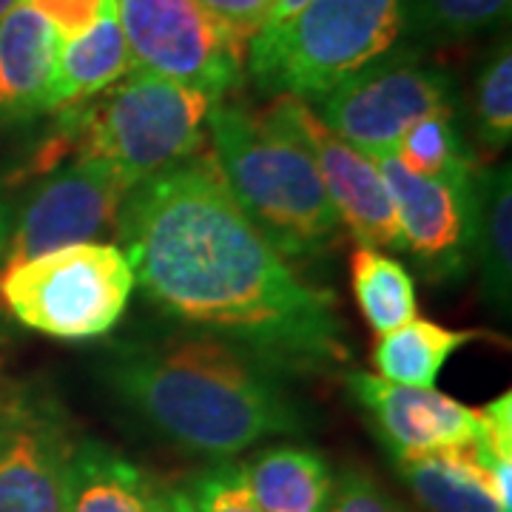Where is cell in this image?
I'll return each mask as SVG.
<instances>
[{"instance_id": "6da1fadb", "label": "cell", "mask_w": 512, "mask_h": 512, "mask_svg": "<svg viewBox=\"0 0 512 512\" xmlns=\"http://www.w3.org/2000/svg\"><path fill=\"white\" fill-rule=\"evenodd\" d=\"M114 231L134 282L183 325L234 342L279 373H328L348 362L330 291L276 254L231 197L211 151L134 185Z\"/></svg>"}, {"instance_id": "7a4b0ae2", "label": "cell", "mask_w": 512, "mask_h": 512, "mask_svg": "<svg viewBox=\"0 0 512 512\" xmlns=\"http://www.w3.org/2000/svg\"><path fill=\"white\" fill-rule=\"evenodd\" d=\"M106 379L140 419L194 456L225 461L302 427L279 370L211 333L126 345L106 362Z\"/></svg>"}, {"instance_id": "3957f363", "label": "cell", "mask_w": 512, "mask_h": 512, "mask_svg": "<svg viewBox=\"0 0 512 512\" xmlns=\"http://www.w3.org/2000/svg\"><path fill=\"white\" fill-rule=\"evenodd\" d=\"M208 137L231 197L285 262L316 256L336 239L339 217L311 151L274 103L265 111L214 103Z\"/></svg>"}, {"instance_id": "277c9868", "label": "cell", "mask_w": 512, "mask_h": 512, "mask_svg": "<svg viewBox=\"0 0 512 512\" xmlns=\"http://www.w3.org/2000/svg\"><path fill=\"white\" fill-rule=\"evenodd\" d=\"M214 103L208 94L134 66L106 92L57 111L55 131L35 154V171H52L66 157H89L111 165L134 188L202 151Z\"/></svg>"}, {"instance_id": "5b68a950", "label": "cell", "mask_w": 512, "mask_h": 512, "mask_svg": "<svg viewBox=\"0 0 512 512\" xmlns=\"http://www.w3.org/2000/svg\"><path fill=\"white\" fill-rule=\"evenodd\" d=\"M404 0H308L302 12L248 46L245 72L268 94L316 103L384 57L402 35Z\"/></svg>"}, {"instance_id": "8992f818", "label": "cell", "mask_w": 512, "mask_h": 512, "mask_svg": "<svg viewBox=\"0 0 512 512\" xmlns=\"http://www.w3.org/2000/svg\"><path fill=\"white\" fill-rule=\"evenodd\" d=\"M134 271L111 242H77L0 274V302L20 325L60 342H89L117 328Z\"/></svg>"}, {"instance_id": "52a82bcc", "label": "cell", "mask_w": 512, "mask_h": 512, "mask_svg": "<svg viewBox=\"0 0 512 512\" xmlns=\"http://www.w3.org/2000/svg\"><path fill=\"white\" fill-rule=\"evenodd\" d=\"M117 18L137 69L197 89L217 103L245 77L248 46L197 0H117Z\"/></svg>"}, {"instance_id": "ba28073f", "label": "cell", "mask_w": 512, "mask_h": 512, "mask_svg": "<svg viewBox=\"0 0 512 512\" xmlns=\"http://www.w3.org/2000/svg\"><path fill=\"white\" fill-rule=\"evenodd\" d=\"M319 120L367 157L393 151L421 117L453 109V80L410 57H379L319 100Z\"/></svg>"}, {"instance_id": "9c48e42d", "label": "cell", "mask_w": 512, "mask_h": 512, "mask_svg": "<svg viewBox=\"0 0 512 512\" xmlns=\"http://www.w3.org/2000/svg\"><path fill=\"white\" fill-rule=\"evenodd\" d=\"M77 441L46 387H0V512H66Z\"/></svg>"}, {"instance_id": "30bf717a", "label": "cell", "mask_w": 512, "mask_h": 512, "mask_svg": "<svg viewBox=\"0 0 512 512\" xmlns=\"http://www.w3.org/2000/svg\"><path fill=\"white\" fill-rule=\"evenodd\" d=\"M128 191L131 188L120 174L103 160L77 157L63 163L37 185L12 222L6 251L0 256V274L66 245L100 242L117 228Z\"/></svg>"}, {"instance_id": "8fae6325", "label": "cell", "mask_w": 512, "mask_h": 512, "mask_svg": "<svg viewBox=\"0 0 512 512\" xmlns=\"http://www.w3.org/2000/svg\"><path fill=\"white\" fill-rule=\"evenodd\" d=\"M276 111L291 131L308 146L328 200L359 248H399L404 251L399 220L390 188L382 180L373 157L336 137L313 109V103L291 94H276Z\"/></svg>"}, {"instance_id": "7c38bea8", "label": "cell", "mask_w": 512, "mask_h": 512, "mask_svg": "<svg viewBox=\"0 0 512 512\" xmlns=\"http://www.w3.org/2000/svg\"><path fill=\"white\" fill-rule=\"evenodd\" d=\"M345 384L396 461L484 441L481 410H470L436 387H404L362 370L348 373Z\"/></svg>"}, {"instance_id": "4fadbf2b", "label": "cell", "mask_w": 512, "mask_h": 512, "mask_svg": "<svg viewBox=\"0 0 512 512\" xmlns=\"http://www.w3.org/2000/svg\"><path fill=\"white\" fill-rule=\"evenodd\" d=\"M373 163L390 188L404 251L419 256L430 274H447L467 251V200L436 180L407 171L393 151L376 154Z\"/></svg>"}, {"instance_id": "5bb4252c", "label": "cell", "mask_w": 512, "mask_h": 512, "mask_svg": "<svg viewBox=\"0 0 512 512\" xmlns=\"http://www.w3.org/2000/svg\"><path fill=\"white\" fill-rule=\"evenodd\" d=\"M57 40L55 26L23 3L0 20V128L52 114Z\"/></svg>"}, {"instance_id": "9a60e30c", "label": "cell", "mask_w": 512, "mask_h": 512, "mask_svg": "<svg viewBox=\"0 0 512 512\" xmlns=\"http://www.w3.org/2000/svg\"><path fill=\"white\" fill-rule=\"evenodd\" d=\"M467 248L481 271V288L495 311L512 302V183L510 163L476 168L467 194Z\"/></svg>"}, {"instance_id": "2e32d148", "label": "cell", "mask_w": 512, "mask_h": 512, "mask_svg": "<svg viewBox=\"0 0 512 512\" xmlns=\"http://www.w3.org/2000/svg\"><path fill=\"white\" fill-rule=\"evenodd\" d=\"M134 69L126 35L117 18V0H109L103 15L80 35L57 40L55 80L49 109H74L114 86Z\"/></svg>"}, {"instance_id": "e0dca14e", "label": "cell", "mask_w": 512, "mask_h": 512, "mask_svg": "<svg viewBox=\"0 0 512 512\" xmlns=\"http://www.w3.org/2000/svg\"><path fill=\"white\" fill-rule=\"evenodd\" d=\"M160 484L103 441H77L69 458L66 512H157Z\"/></svg>"}, {"instance_id": "ac0fdd59", "label": "cell", "mask_w": 512, "mask_h": 512, "mask_svg": "<svg viewBox=\"0 0 512 512\" xmlns=\"http://www.w3.org/2000/svg\"><path fill=\"white\" fill-rule=\"evenodd\" d=\"M256 504L265 512H328L333 501L330 464L308 447H265L242 464Z\"/></svg>"}, {"instance_id": "d6986e66", "label": "cell", "mask_w": 512, "mask_h": 512, "mask_svg": "<svg viewBox=\"0 0 512 512\" xmlns=\"http://www.w3.org/2000/svg\"><path fill=\"white\" fill-rule=\"evenodd\" d=\"M399 476L430 512H507L495 498L493 481L481 467L476 447L441 450L396 461Z\"/></svg>"}, {"instance_id": "ffe728a7", "label": "cell", "mask_w": 512, "mask_h": 512, "mask_svg": "<svg viewBox=\"0 0 512 512\" xmlns=\"http://www.w3.org/2000/svg\"><path fill=\"white\" fill-rule=\"evenodd\" d=\"M481 339L478 330L441 328L427 319H410L402 328L382 333L373 345V367L384 382L404 387H436L441 367L464 345Z\"/></svg>"}, {"instance_id": "44dd1931", "label": "cell", "mask_w": 512, "mask_h": 512, "mask_svg": "<svg viewBox=\"0 0 512 512\" xmlns=\"http://www.w3.org/2000/svg\"><path fill=\"white\" fill-rule=\"evenodd\" d=\"M396 160L424 180H436L467 200L478 165L467 154L456 128V109H441L407 128L393 148Z\"/></svg>"}, {"instance_id": "7402d4cb", "label": "cell", "mask_w": 512, "mask_h": 512, "mask_svg": "<svg viewBox=\"0 0 512 512\" xmlns=\"http://www.w3.org/2000/svg\"><path fill=\"white\" fill-rule=\"evenodd\" d=\"M353 299L365 322L379 336L416 319V282L402 262L379 248H356L350 256Z\"/></svg>"}, {"instance_id": "603a6c76", "label": "cell", "mask_w": 512, "mask_h": 512, "mask_svg": "<svg viewBox=\"0 0 512 512\" xmlns=\"http://www.w3.org/2000/svg\"><path fill=\"white\" fill-rule=\"evenodd\" d=\"M512 0H404L402 32L421 40H464L510 18Z\"/></svg>"}, {"instance_id": "cb8c5ba5", "label": "cell", "mask_w": 512, "mask_h": 512, "mask_svg": "<svg viewBox=\"0 0 512 512\" xmlns=\"http://www.w3.org/2000/svg\"><path fill=\"white\" fill-rule=\"evenodd\" d=\"M476 111L478 137L484 146L501 151L512 140V49L510 40H501L481 60L476 74Z\"/></svg>"}, {"instance_id": "d4e9b609", "label": "cell", "mask_w": 512, "mask_h": 512, "mask_svg": "<svg viewBox=\"0 0 512 512\" xmlns=\"http://www.w3.org/2000/svg\"><path fill=\"white\" fill-rule=\"evenodd\" d=\"M185 493L197 512H265L251 493L245 467L231 458L197 473Z\"/></svg>"}, {"instance_id": "484cf974", "label": "cell", "mask_w": 512, "mask_h": 512, "mask_svg": "<svg viewBox=\"0 0 512 512\" xmlns=\"http://www.w3.org/2000/svg\"><path fill=\"white\" fill-rule=\"evenodd\" d=\"M328 512H407L384 493L382 487L362 470H348L333 484V501Z\"/></svg>"}, {"instance_id": "4316f807", "label": "cell", "mask_w": 512, "mask_h": 512, "mask_svg": "<svg viewBox=\"0 0 512 512\" xmlns=\"http://www.w3.org/2000/svg\"><path fill=\"white\" fill-rule=\"evenodd\" d=\"M197 3L245 46H251V40L259 35L274 6V0H197Z\"/></svg>"}, {"instance_id": "83f0119b", "label": "cell", "mask_w": 512, "mask_h": 512, "mask_svg": "<svg viewBox=\"0 0 512 512\" xmlns=\"http://www.w3.org/2000/svg\"><path fill=\"white\" fill-rule=\"evenodd\" d=\"M20 3L49 20L60 40L86 32L109 6V0H20Z\"/></svg>"}, {"instance_id": "f1b7e54d", "label": "cell", "mask_w": 512, "mask_h": 512, "mask_svg": "<svg viewBox=\"0 0 512 512\" xmlns=\"http://www.w3.org/2000/svg\"><path fill=\"white\" fill-rule=\"evenodd\" d=\"M308 0H274V6H271V15L265 20V26L259 29V35H271L276 29H282L288 20H293L299 12H302V6H305Z\"/></svg>"}, {"instance_id": "f546056e", "label": "cell", "mask_w": 512, "mask_h": 512, "mask_svg": "<svg viewBox=\"0 0 512 512\" xmlns=\"http://www.w3.org/2000/svg\"><path fill=\"white\" fill-rule=\"evenodd\" d=\"M157 512H197L185 487H160V510Z\"/></svg>"}, {"instance_id": "4dcf8cb0", "label": "cell", "mask_w": 512, "mask_h": 512, "mask_svg": "<svg viewBox=\"0 0 512 512\" xmlns=\"http://www.w3.org/2000/svg\"><path fill=\"white\" fill-rule=\"evenodd\" d=\"M12 222H15V217H12V205H9V200H6L3 191H0V256L6 251V242H9V234H12Z\"/></svg>"}, {"instance_id": "1f68e13d", "label": "cell", "mask_w": 512, "mask_h": 512, "mask_svg": "<svg viewBox=\"0 0 512 512\" xmlns=\"http://www.w3.org/2000/svg\"><path fill=\"white\" fill-rule=\"evenodd\" d=\"M20 0H0V20L6 18V15H9V12H12V9H15V6H18Z\"/></svg>"}]
</instances>
